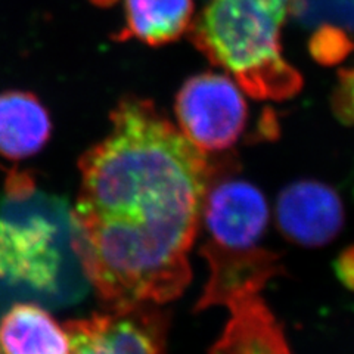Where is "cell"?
<instances>
[{
  "mask_svg": "<svg viewBox=\"0 0 354 354\" xmlns=\"http://www.w3.org/2000/svg\"><path fill=\"white\" fill-rule=\"evenodd\" d=\"M79 169L71 242L97 294L114 308L179 297L213 170L207 153L152 102L129 96Z\"/></svg>",
  "mask_w": 354,
  "mask_h": 354,
  "instance_id": "1",
  "label": "cell"
},
{
  "mask_svg": "<svg viewBox=\"0 0 354 354\" xmlns=\"http://www.w3.org/2000/svg\"><path fill=\"white\" fill-rule=\"evenodd\" d=\"M294 0H209L189 28L191 40L242 91L285 101L303 79L282 55L281 31Z\"/></svg>",
  "mask_w": 354,
  "mask_h": 354,
  "instance_id": "2",
  "label": "cell"
},
{
  "mask_svg": "<svg viewBox=\"0 0 354 354\" xmlns=\"http://www.w3.org/2000/svg\"><path fill=\"white\" fill-rule=\"evenodd\" d=\"M70 213L40 192L27 173H10L0 207V279L40 292L57 291L65 263L62 225Z\"/></svg>",
  "mask_w": 354,
  "mask_h": 354,
  "instance_id": "3",
  "label": "cell"
},
{
  "mask_svg": "<svg viewBox=\"0 0 354 354\" xmlns=\"http://www.w3.org/2000/svg\"><path fill=\"white\" fill-rule=\"evenodd\" d=\"M179 129L203 152L226 151L245 131L248 109L239 87L227 75L191 77L176 96Z\"/></svg>",
  "mask_w": 354,
  "mask_h": 354,
  "instance_id": "4",
  "label": "cell"
},
{
  "mask_svg": "<svg viewBox=\"0 0 354 354\" xmlns=\"http://www.w3.org/2000/svg\"><path fill=\"white\" fill-rule=\"evenodd\" d=\"M201 221L207 245L252 248L263 238L269 207L259 187L213 167L204 195Z\"/></svg>",
  "mask_w": 354,
  "mask_h": 354,
  "instance_id": "5",
  "label": "cell"
},
{
  "mask_svg": "<svg viewBox=\"0 0 354 354\" xmlns=\"http://www.w3.org/2000/svg\"><path fill=\"white\" fill-rule=\"evenodd\" d=\"M153 307L114 308L113 313L65 324L70 354H165L167 319Z\"/></svg>",
  "mask_w": 354,
  "mask_h": 354,
  "instance_id": "6",
  "label": "cell"
},
{
  "mask_svg": "<svg viewBox=\"0 0 354 354\" xmlns=\"http://www.w3.org/2000/svg\"><path fill=\"white\" fill-rule=\"evenodd\" d=\"M201 254L209 276L196 310L229 307L243 298L259 295L274 276L283 273L278 254L260 245L252 248H218L204 243Z\"/></svg>",
  "mask_w": 354,
  "mask_h": 354,
  "instance_id": "7",
  "label": "cell"
},
{
  "mask_svg": "<svg viewBox=\"0 0 354 354\" xmlns=\"http://www.w3.org/2000/svg\"><path fill=\"white\" fill-rule=\"evenodd\" d=\"M276 221L286 239L301 247H322L339 234L344 208L338 194L328 185L300 180L281 192Z\"/></svg>",
  "mask_w": 354,
  "mask_h": 354,
  "instance_id": "8",
  "label": "cell"
},
{
  "mask_svg": "<svg viewBox=\"0 0 354 354\" xmlns=\"http://www.w3.org/2000/svg\"><path fill=\"white\" fill-rule=\"evenodd\" d=\"M227 308L230 319L209 354H294L282 325L260 294Z\"/></svg>",
  "mask_w": 354,
  "mask_h": 354,
  "instance_id": "9",
  "label": "cell"
},
{
  "mask_svg": "<svg viewBox=\"0 0 354 354\" xmlns=\"http://www.w3.org/2000/svg\"><path fill=\"white\" fill-rule=\"evenodd\" d=\"M52 135L49 111L30 92L0 93V155L8 160H26L46 145Z\"/></svg>",
  "mask_w": 354,
  "mask_h": 354,
  "instance_id": "10",
  "label": "cell"
},
{
  "mask_svg": "<svg viewBox=\"0 0 354 354\" xmlns=\"http://www.w3.org/2000/svg\"><path fill=\"white\" fill-rule=\"evenodd\" d=\"M3 354H70L71 341L46 310L28 303L10 307L0 322Z\"/></svg>",
  "mask_w": 354,
  "mask_h": 354,
  "instance_id": "11",
  "label": "cell"
},
{
  "mask_svg": "<svg viewBox=\"0 0 354 354\" xmlns=\"http://www.w3.org/2000/svg\"><path fill=\"white\" fill-rule=\"evenodd\" d=\"M192 15L194 0H124V26L117 39L162 46L189 31Z\"/></svg>",
  "mask_w": 354,
  "mask_h": 354,
  "instance_id": "12",
  "label": "cell"
},
{
  "mask_svg": "<svg viewBox=\"0 0 354 354\" xmlns=\"http://www.w3.org/2000/svg\"><path fill=\"white\" fill-rule=\"evenodd\" d=\"M295 12L315 28L312 41L326 49L351 48L354 35V0H294Z\"/></svg>",
  "mask_w": 354,
  "mask_h": 354,
  "instance_id": "13",
  "label": "cell"
},
{
  "mask_svg": "<svg viewBox=\"0 0 354 354\" xmlns=\"http://www.w3.org/2000/svg\"><path fill=\"white\" fill-rule=\"evenodd\" d=\"M332 106L342 123L354 124V66L339 73Z\"/></svg>",
  "mask_w": 354,
  "mask_h": 354,
  "instance_id": "14",
  "label": "cell"
},
{
  "mask_svg": "<svg viewBox=\"0 0 354 354\" xmlns=\"http://www.w3.org/2000/svg\"><path fill=\"white\" fill-rule=\"evenodd\" d=\"M337 272L342 283L354 290V247L341 254L337 264Z\"/></svg>",
  "mask_w": 354,
  "mask_h": 354,
  "instance_id": "15",
  "label": "cell"
},
{
  "mask_svg": "<svg viewBox=\"0 0 354 354\" xmlns=\"http://www.w3.org/2000/svg\"><path fill=\"white\" fill-rule=\"evenodd\" d=\"M92 2L97 6H111L113 3H115L117 0H92Z\"/></svg>",
  "mask_w": 354,
  "mask_h": 354,
  "instance_id": "16",
  "label": "cell"
},
{
  "mask_svg": "<svg viewBox=\"0 0 354 354\" xmlns=\"http://www.w3.org/2000/svg\"><path fill=\"white\" fill-rule=\"evenodd\" d=\"M0 354H3V353H2V350H0Z\"/></svg>",
  "mask_w": 354,
  "mask_h": 354,
  "instance_id": "17",
  "label": "cell"
}]
</instances>
